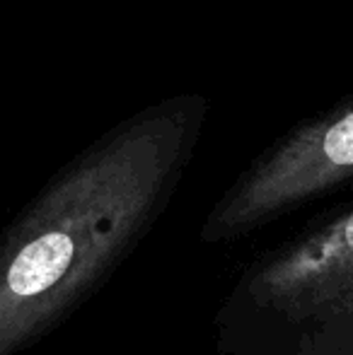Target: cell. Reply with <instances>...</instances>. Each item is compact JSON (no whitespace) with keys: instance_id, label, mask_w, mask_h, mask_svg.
I'll use <instances>...</instances> for the list:
<instances>
[{"instance_id":"1","label":"cell","mask_w":353,"mask_h":355,"mask_svg":"<svg viewBox=\"0 0 353 355\" xmlns=\"http://www.w3.org/2000/svg\"><path fill=\"white\" fill-rule=\"evenodd\" d=\"M206 102L136 114L66 164L0 232V355H22L87 302L175 196Z\"/></svg>"},{"instance_id":"2","label":"cell","mask_w":353,"mask_h":355,"mask_svg":"<svg viewBox=\"0 0 353 355\" xmlns=\"http://www.w3.org/2000/svg\"><path fill=\"white\" fill-rule=\"evenodd\" d=\"M346 179H353V89L264 150L213 203L198 239L237 242Z\"/></svg>"}]
</instances>
